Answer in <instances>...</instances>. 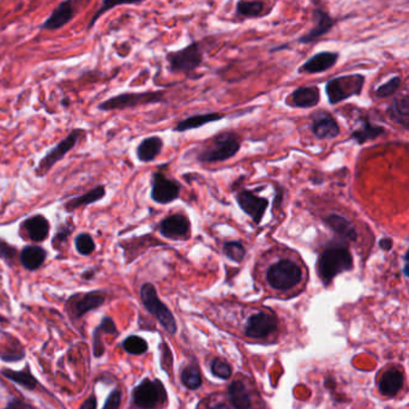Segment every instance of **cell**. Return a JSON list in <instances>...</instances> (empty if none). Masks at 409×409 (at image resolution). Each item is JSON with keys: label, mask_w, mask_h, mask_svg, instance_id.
Here are the masks:
<instances>
[{"label": "cell", "mask_w": 409, "mask_h": 409, "mask_svg": "<svg viewBox=\"0 0 409 409\" xmlns=\"http://www.w3.org/2000/svg\"><path fill=\"white\" fill-rule=\"evenodd\" d=\"M206 316L226 333L250 343L273 345L284 333V323L273 309L252 302H214Z\"/></svg>", "instance_id": "6da1fadb"}, {"label": "cell", "mask_w": 409, "mask_h": 409, "mask_svg": "<svg viewBox=\"0 0 409 409\" xmlns=\"http://www.w3.org/2000/svg\"><path fill=\"white\" fill-rule=\"evenodd\" d=\"M255 279L266 297L288 300L305 291L307 270L297 257L273 255L257 266Z\"/></svg>", "instance_id": "7a4b0ae2"}, {"label": "cell", "mask_w": 409, "mask_h": 409, "mask_svg": "<svg viewBox=\"0 0 409 409\" xmlns=\"http://www.w3.org/2000/svg\"><path fill=\"white\" fill-rule=\"evenodd\" d=\"M353 269V256L346 245L330 244L320 252L317 271L320 281L328 286L338 274Z\"/></svg>", "instance_id": "3957f363"}, {"label": "cell", "mask_w": 409, "mask_h": 409, "mask_svg": "<svg viewBox=\"0 0 409 409\" xmlns=\"http://www.w3.org/2000/svg\"><path fill=\"white\" fill-rule=\"evenodd\" d=\"M226 395L235 409H268L255 382L242 374L230 383Z\"/></svg>", "instance_id": "277c9868"}, {"label": "cell", "mask_w": 409, "mask_h": 409, "mask_svg": "<svg viewBox=\"0 0 409 409\" xmlns=\"http://www.w3.org/2000/svg\"><path fill=\"white\" fill-rule=\"evenodd\" d=\"M242 148L238 135L233 132H224L216 136L212 143L202 149L197 155V160L202 163H216L233 158Z\"/></svg>", "instance_id": "5b68a950"}, {"label": "cell", "mask_w": 409, "mask_h": 409, "mask_svg": "<svg viewBox=\"0 0 409 409\" xmlns=\"http://www.w3.org/2000/svg\"><path fill=\"white\" fill-rule=\"evenodd\" d=\"M87 131L84 129H73L64 140H60L54 148L48 150L45 156L37 162L35 168V176L37 178H44L50 173L59 161H62L71 150L76 148L83 138H86Z\"/></svg>", "instance_id": "8992f818"}, {"label": "cell", "mask_w": 409, "mask_h": 409, "mask_svg": "<svg viewBox=\"0 0 409 409\" xmlns=\"http://www.w3.org/2000/svg\"><path fill=\"white\" fill-rule=\"evenodd\" d=\"M364 84L365 76L361 73L335 77L325 84V94L329 104L335 106L342 101L359 96L363 93Z\"/></svg>", "instance_id": "52a82bcc"}, {"label": "cell", "mask_w": 409, "mask_h": 409, "mask_svg": "<svg viewBox=\"0 0 409 409\" xmlns=\"http://www.w3.org/2000/svg\"><path fill=\"white\" fill-rule=\"evenodd\" d=\"M163 91H144V93H122L114 95L98 104L101 112L122 111L126 108H134L142 104H160L163 102Z\"/></svg>", "instance_id": "ba28073f"}, {"label": "cell", "mask_w": 409, "mask_h": 409, "mask_svg": "<svg viewBox=\"0 0 409 409\" xmlns=\"http://www.w3.org/2000/svg\"><path fill=\"white\" fill-rule=\"evenodd\" d=\"M170 71L174 73H189L197 70L203 64V51L201 44L192 42L183 50L166 54Z\"/></svg>", "instance_id": "9c48e42d"}, {"label": "cell", "mask_w": 409, "mask_h": 409, "mask_svg": "<svg viewBox=\"0 0 409 409\" xmlns=\"http://www.w3.org/2000/svg\"><path fill=\"white\" fill-rule=\"evenodd\" d=\"M135 405L140 409H158L167 402L165 387L158 379H144L132 392Z\"/></svg>", "instance_id": "30bf717a"}, {"label": "cell", "mask_w": 409, "mask_h": 409, "mask_svg": "<svg viewBox=\"0 0 409 409\" xmlns=\"http://www.w3.org/2000/svg\"><path fill=\"white\" fill-rule=\"evenodd\" d=\"M376 384L383 397H396L405 389V370L401 365H387L378 372Z\"/></svg>", "instance_id": "8fae6325"}, {"label": "cell", "mask_w": 409, "mask_h": 409, "mask_svg": "<svg viewBox=\"0 0 409 409\" xmlns=\"http://www.w3.org/2000/svg\"><path fill=\"white\" fill-rule=\"evenodd\" d=\"M140 297L143 300L144 306L148 309L149 312H152L158 318V322L163 325V328L170 333H176V320L166 306L160 302L153 284H143L140 288Z\"/></svg>", "instance_id": "7c38bea8"}, {"label": "cell", "mask_w": 409, "mask_h": 409, "mask_svg": "<svg viewBox=\"0 0 409 409\" xmlns=\"http://www.w3.org/2000/svg\"><path fill=\"white\" fill-rule=\"evenodd\" d=\"M179 183L165 176L161 171L154 172L152 176V190L150 198L153 202L166 206L176 201L180 196Z\"/></svg>", "instance_id": "4fadbf2b"}, {"label": "cell", "mask_w": 409, "mask_h": 409, "mask_svg": "<svg viewBox=\"0 0 409 409\" xmlns=\"http://www.w3.org/2000/svg\"><path fill=\"white\" fill-rule=\"evenodd\" d=\"M239 208L246 215L251 217L256 225H261L263 217L266 215V209L269 207V199L255 194L251 190H242L235 196Z\"/></svg>", "instance_id": "5bb4252c"}, {"label": "cell", "mask_w": 409, "mask_h": 409, "mask_svg": "<svg viewBox=\"0 0 409 409\" xmlns=\"http://www.w3.org/2000/svg\"><path fill=\"white\" fill-rule=\"evenodd\" d=\"M158 228L163 238L186 240L191 235V221L183 214H173L165 217Z\"/></svg>", "instance_id": "9a60e30c"}, {"label": "cell", "mask_w": 409, "mask_h": 409, "mask_svg": "<svg viewBox=\"0 0 409 409\" xmlns=\"http://www.w3.org/2000/svg\"><path fill=\"white\" fill-rule=\"evenodd\" d=\"M310 129L313 136L318 140H333L341 132L338 120L330 113L325 111H320L312 114Z\"/></svg>", "instance_id": "2e32d148"}, {"label": "cell", "mask_w": 409, "mask_h": 409, "mask_svg": "<svg viewBox=\"0 0 409 409\" xmlns=\"http://www.w3.org/2000/svg\"><path fill=\"white\" fill-rule=\"evenodd\" d=\"M77 14V3L72 0H65L57 5L45 22L42 23L41 29L44 30H59L71 22Z\"/></svg>", "instance_id": "e0dca14e"}, {"label": "cell", "mask_w": 409, "mask_h": 409, "mask_svg": "<svg viewBox=\"0 0 409 409\" xmlns=\"http://www.w3.org/2000/svg\"><path fill=\"white\" fill-rule=\"evenodd\" d=\"M313 21L316 22L315 27L305 35L300 36L298 39V44H302V45L313 44L316 41L320 40L322 36H325L331 32L338 22V19L331 17L327 11L322 9L313 10Z\"/></svg>", "instance_id": "ac0fdd59"}, {"label": "cell", "mask_w": 409, "mask_h": 409, "mask_svg": "<svg viewBox=\"0 0 409 409\" xmlns=\"http://www.w3.org/2000/svg\"><path fill=\"white\" fill-rule=\"evenodd\" d=\"M340 58L338 52H320L313 54L307 59L300 68L298 69L299 73H322L333 69Z\"/></svg>", "instance_id": "d6986e66"}, {"label": "cell", "mask_w": 409, "mask_h": 409, "mask_svg": "<svg viewBox=\"0 0 409 409\" xmlns=\"http://www.w3.org/2000/svg\"><path fill=\"white\" fill-rule=\"evenodd\" d=\"M21 228L27 233L28 238L32 242L42 243L50 235L51 224L45 215L36 214L23 221Z\"/></svg>", "instance_id": "ffe728a7"}, {"label": "cell", "mask_w": 409, "mask_h": 409, "mask_svg": "<svg viewBox=\"0 0 409 409\" xmlns=\"http://www.w3.org/2000/svg\"><path fill=\"white\" fill-rule=\"evenodd\" d=\"M320 91L317 86L299 87L289 95L288 104L292 107L313 108L320 104Z\"/></svg>", "instance_id": "44dd1931"}, {"label": "cell", "mask_w": 409, "mask_h": 409, "mask_svg": "<svg viewBox=\"0 0 409 409\" xmlns=\"http://www.w3.org/2000/svg\"><path fill=\"white\" fill-rule=\"evenodd\" d=\"M324 224L329 230H333L334 233L338 234V237H341L347 242L356 243L358 240V232H356V227L345 216L330 214L324 219Z\"/></svg>", "instance_id": "7402d4cb"}, {"label": "cell", "mask_w": 409, "mask_h": 409, "mask_svg": "<svg viewBox=\"0 0 409 409\" xmlns=\"http://www.w3.org/2000/svg\"><path fill=\"white\" fill-rule=\"evenodd\" d=\"M106 188L104 185H98L93 189L87 191L86 194H80L76 197L69 199L66 202L64 203V209L66 212H76L77 209L80 208L87 207V206H91L95 203L100 202L101 199H104L106 197Z\"/></svg>", "instance_id": "603a6c76"}, {"label": "cell", "mask_w": 409, "mask_h": 409, "mask_svg": "<svg viewBox=\"0 0 409 409\" xmlns=\"http://www.w3.org/2000/svg\"><path fill=\"white\" fill-rule=\"evenodd\" d=\"M387 116L392 122L402 126L405 130L408 129L409 120V98L403 94L396 96L387 108Z\"/></svg>", "instance_id": "cb8c5ba5"}, {"label": "cell", "mask_w": 409, "mask_h": 409, "mask_svg": "<svg viewBox=\"0 0 409 409\" xmlns=\"http://www.w3.org/2000/svg\"><path fill=\"white\" fill-rule=\"evenodd\" d=\"M163 149V140L158 136H150L140 140L136 149L137 160L143 163L153 162L161 154Z\"/></svg>", "instance_id": "d4e9b609"}, {"label": "cell", "mask_w": 409, "mask_h": 409, "mask_svg": "<svg viewBox=\"0 0 409 409\" xmlns=\"http://www.w3.org/2000/svg\"><path fill=\"white\" fill-rule=\"evenodd\" d=\"M225 118V114L221 113L210 112L203 113V114H194L191 117L185 118L184 120L178 122L173 130L176 132H186V131L196 130L202 126L210 124V122H219Z\"/></svg>", "instance_id": "484cf974"}, {"label": "cell", "mask_w": 409, "mask_h": 409, "mask_svg": "<svg viewBox=\"0 0 409 409\" xmlns=\"http://www.w3.org/2000/svg\"><path fill=\"white\" fill-rule=\"evenodd\" d=\"M47 251L39 245H27L19 253V260L26 269L34 271L45 263Z\"/></svg>", "instance_id": "4316f807"}, {"label": "cell", "mask_w": 409, "mask_h": 409, "mask_svg": "<svg viewBox=\"0 0 409 409\" xmlns=\"http://www.w3.org/2000/svg\"><path fill=\"white\" fill-rule=\"evenodd\" d=\"M384 132L385 129L383 126L374 125V122H370L369 119H363L359 129L352 132L351 140H354L359 145H363L369 140H377L378 137H381Z\"/></svg>", "instance_id": "83f0119b"}, {"label": "cell", "mask_w": 409, "mask_h": 409, "mask_svg": "<svg viewBox=\"0 0 409 409\" xmlns=\"http://www.w3.org/2000/svg\"><path fill=\"white\" fill-rule=\"evenodd\" d=\"M104 302V297L102 294L98 292L88 293L75 304L73 310H75L77 317H82V316L86 315L87 312L102 305Z\"/></svg>", "instance_id": "f1b7e54d"}, {"label": "cell", "mask_w": 409, "mask_h": 409, "mask_svg": "<svg viewBox=\"0 0 409 409\" xmlns=\"http://www.w3.org/2000/svg\"><path fill=\"white\" fill-rule=\"evenodd\" d=\"M264 10V3L258 1V0H240L237 3L235 12L239 17L243 18H256L260 17L263 14Z\"/></svg>", "instance_id": "f546056e"}, {"label": "cell", "mask_w": 409, "mask_h": 409, "mask_svg": "<svg viewBox=\"0 0 409 409\" xmlns=\"http://www.w3.org/2000/svg\"><path fill=\"white\" fill-rule=\"evenodd\" d=\"M197 409H235L230 403L226 392H214L199 402Z\"/></svg>", "instance_id": "4dcf8cb0"}, {"label": "cell", "mask_w": 409, "mask_h": 409, "mask_svg": "<svg viewBox=\"0 0 409 409\" xmlns=\"http://www.w3.org/2000/svg\"><path fill=\"white\" fill-rule=\"evenodd\" d=\"M1 374H4L5 377L9 378L10 381L17 383L19 385L27 388L29 390H33L37 385L35 378L28 370L27 371H22V372H16L12 370H3Z\"/></svg>", "instance_id": "1f68e13d"}, {"label": "cell", "mask_w": 409, "mask_h": 409, "mask_svg": "<svg viewBox=\"0 0 409 409\" xmlns=\"http://www.w3.org/2000/svg\"><path fill=\"white\" fill-rule=\"evenodd\" d=\"M181 382L190 390H196L202 384V376L194 365H189L181 371Z\"/></svg>", "instance_id": "d6a6232c"}, {"label": "cell", "mask_w": 409, "mask_h": 409, "mask_svg": "<svg viewBox=\"0 0 409 409\" xmlns=\"http://www.w3.org/2000/svg\"><path fill=\"white\" fill-rule=\"evenodd\" d=\"M224 255H225L230 261L240 263L243 261L244 257L246 255V250L244 248L243 243H240L238 240H233V242H226L222 248Z\"/></svg>", "instance_id": "836d02e7"}, {"label": "cell", "mask_w": 409, "mask_h": 409, "mask_svg": "<svg viewBox=\"0 0 409 409\" xmlns=\"http://www.w3.org/2000/svg\"><path fill=\"white\" fill-rule=\"evenodd\" d=\"M75 248L82 256H90L96 250V244L89 233H80L75 239Z\"/></svg>", "instance_id": "e575fe53"}, {"label": "cell", "mask_w": 409, "mask_h": 409, "mask_svg": "<svg viewBox=\"0 0 409 409\" xmlns=\"http://www.w3.org/2000/svg\"><path fill=\"white\" fill-rule=\"evenodd\" d=\"M122 348L130 354H143L148 351V343L140 336H130L122 342Z\"/></svg>", "instance_id": "d590c367"}, {"label": "cell", "mask_w": 409, "mask_h": 409, "mask_svg": "<svg viewBox=\"0 0 409 409\" xmlns=\"http://www.w3.org/2000/svg\"><path fill=\"white\" fill-rule=\"evenodd\" d=\"M401 84H402L401 77L394 76L389 81L383 83L382 86L378 87L377 90H376V96H377L378 99L390 98V96L397 93V90L400 89Z\"/></svg>", "instance_id": "8d00e7d4"}, {"label": "cell", "mask_w": 409, "mask_h": 409, "mask_svg": "<svg viewBox=\"0 0 409 409\" xmlns=\"http://www.w3.org/2000/svg\"><path fill=\"white\" fill-rule=\"evenodd\" d=\"M210 369L216 377L222 378V379H230L232 377V367L228 363H226L225 360L217 359V358L212 360L210 363Z\"/></svg>", "instance_id": "74e56055"}, {"label": "cell", "mask_w": 409, "mask_h": 409, "mask_svg": "<svg viewBox=\"0 0 409 409\" xmlns=\"http://www.w3.org/2000/svg\"><path fill=\"white\" fill-rule=\"evenodd\" d=\"M72 232H73V227H72L70 222L60 226L58 228V232L55 233L53 240H52V245H53L54 248H58V246H62L63 244L66 243V240L71 235Z\"/></svg>", "instance_id": "f35d334b"}, {"label": "cell", "mask_w": 409, "mask_h": 409, "mask_svg": "<svg viewBox=\"0 0 409 409\" xmlns=\"http://www.w3.org/2000/svg\"><path fill=\"white\" fill-rule=\"evenodd\" d=\"M17 256V248L8 243L5 239L0 238V260L6 263H12Z\"/></svg>", "instance_id": "ab89813d"}, {"label": "cell", "mask_w": 409, "mask_h": 409, "mask_svg": "<svg viewBox=\"0 0 409 409\" xmlns=\"http://www.w3.org/2000/svg\"><path fill=\"white\" fill-rule=\"evenodd\" d=\"M125 4H127V3H125V1H122V3H111V1H108V0H104V3H102V5H101V8H100V9L98 10L96 12H95L94 16L91 17V19H90L89 24H88L87 29L89 30V29H91V28L94 27L95 23L99 21V18L101 17L102 15L106 14V12L109 11V10L114 9V8H117V6H120V5Z\"/></svg>", "instance_id": "60d3db41"}, {"label": "cell", "mask_w": 409, "mask_h": 409, "mask_svg": "<svg viewBox=\"0 0 409 409\" xmlns=\"http://www.w3.org/2000/svg\"><path fill=\"white\" fill-rule=\"evenodd\" d=\"M122 402V392L120 390H113L102 409H118Z\"/></svg>", "instance_id": "b9f144b4"}, {"label": "cell", "mask_w": 409, "mask_h": 409, "mask_svg": "<svg viewBox=\"0 0 409 409\" xmlns=\"http://www.w3.org/2000/svg\"><path fill=\"white\" fill-rule=\"evenodd\" d=\"M98 329H99L100 331H104V333H117V327H116V324L113 322L112 318H104Z\"/></svg>", "instance_id": "7bdbcfd3"}, {"label": "cell", "mask_w": 409, "mask_h": 409, "mask_svg": "<svg viewBox=\"0 0 409 409\" xmlns=\"http://www.w3.org/2000/svg\"><path fill=\"white\" fill-rule=\"evenodd\" d=\"M392 245H394V240L392 238H389V237H384L379 242V248H382L383 251H390L392 248Z\"/></svg>", "instance_id": "ee69618b"}, {"label": "cell", "mask_w": 409, "mask_h": 409, "mask_svg": "<svg viewBox=\"0 0 409 409\" xmlns=\"http://www.w3.org/2000/svg\"><path fill=\"white\" fill-rule=\"evenodd\" d=\"M5 409H33V407L26 405L24 402H21V401H12Z\"/></svg>", "instance_id": "f6af8a7d"}, {"label": "cell", "mask_w": 409, "mask_h": 409, "mask_svg": "<svg viewBox=\"0 0 409 409\" xmlns=\"http://www.w3.org/2000/svg\"><path fill=\"white\" fill-rule=\"evenodd\" d=\"M81 409H96V399L94 396H91L88 400L84 401Z\"/></svg>", "instance_id": "bcb514c9"}, {"label": "cell", "mask_w": 409, "mask_h": 409, "mask_svg": "<svg viewBox=\"0 0 409 409\" xmlns=\"http://www.w3.org/2000/svg\"><path fill=\"white\" fill-rule=\"evenodd\" d=\"M69 104H70V100H69V98H64L63 101H62V106H64V107H68Z\"/></svg>", "instance_id": "7dc6e473"}]
</instances>
